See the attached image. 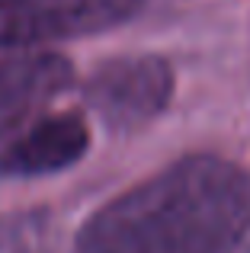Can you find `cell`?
Wrapping results in <instances>:
<instances>
[{
	"mask_svg": "<svg viewBox=\"0 0 250 253\" xmlns=\"http://www.w3.org/2000/svg\"><path fill=\"white\" fill-rule=\"evenodd\" d=\"M77 253H250V173L183 157L93 211Z\"/></svg>",
	"mask_w": 250,
	"mask_h": 253,
	"instance_id": "6da1fadb",
	"label": "cell"
},
{
	"mask_svg": "<svg viewBox=\"0 0 250 253\" xmlns=\"http://www.w3.org/2000/svg\"><path fill=\"white\" fill-rule=\"evenodd\" d=\"M141 6L144 0H0V48L106 32Z\"/></svg>",
	"mask_w": 250,
	"mask_h": 253,
	"instance_id": "7a4b0ae2",
	"label": "cell"
},
{
	"mask_svg": "<svg viewBox=\"0 0 250 253\" xmlns=\"http://www.w3.org/2000/svg\"><path fill=\"white\" fill-rule=\"evenodd\" d=\"M173 93V74L161 58H119L87 81V103L116 128L144 125L167 106Z\"/></svg>",
	"mask_w": 250,
	"mask_h": 253,
	"instance_id": "3957f363",
	"label": "cell"
},
{
	"mask_svg": "<svg viewBox=\"0 0 250 253\" xmlns=\"http://www.w3.org/2000/svg\"><path fill=\"white\" fill-rule=\"evenodd\" d=\"M71 84V64L48 51L6 48L0 55V141L19 131Z\"/></svg>",
	"mask_w": 250,
	"mask_h": 253,
	"instance_id": "277c9868",
	"label": "cell"
},
{
	"mask_svg": "<svg viewBox=\"0 0 250 253\" xmlns=\"http://www.w3.org/2000/svg\"><path fill=\"white\" fill-rule=\"evenodd\" d=\"M90 144L87 125L74 112L39 119L29 128H19L0 151V176H42L58 173L83 157Z\"/></svg>",
	"mask_w": 250,
	"mask_h": 253,
	"instance_id": "5b68a950",
	"label": "cell"
},
{
	"mask_svg": "<svg viewBox=\"0 0 250 253\" xmlns=\"http://www.w3.org/2000/svg\"><path fill=\"white\" fill-rule=\"evenodd\" d=\"M0 253H55V231L39 215L0 218Z\"/></svg>",
	"mask_w": 250,
	"mask_h": 253,
	"instance_id": "8992f818",
	"label": "cell"
}]
</instances>
